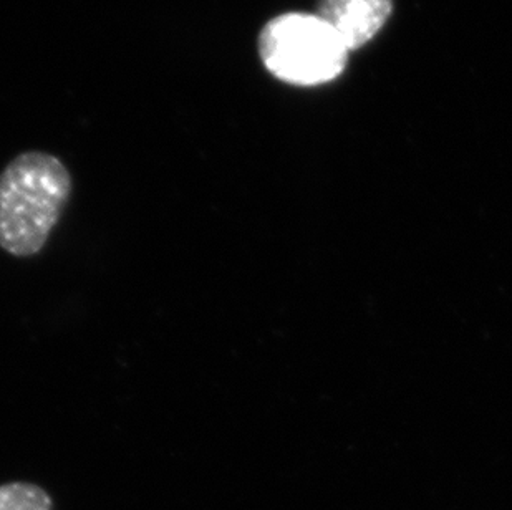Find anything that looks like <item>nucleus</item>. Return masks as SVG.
I'll return each mask as SVG.
<instances>
[{
	"mask_svg": "<svg viewBox=\"0 0 512 510\" xmlns=\"http://www.w3.org/2000/svg\"><path fill=\"white\" fill-rule=\"evenodd\" d=\"M0 510H54V501L34 482H7L0 486Z\"/></svg>",
	"mask_w": 512,
	"mask_h": 510,
	"instance_id": "obj_4",
	"label": "nucleus"
},
{
	"mask_svg": "<svg viewBox=\"0 0 512 510\" xmlns=\"http://www.w3.org/2000/svg\"><path fill=\"white\" fill-rule=\"evenodd\" d=\"M257 49L269 73L300 87L330 82L347 65V47L317 14L277 15L262 27Z\"/></svg>",
	"mask_w": 512,
	"mask_h": 510,
	"instance_id": "obj_2",
	"label": "nucleus"
},
{
	"mask_svg": "<svg viewBox=\"0 0 512 510\" xmlns=\"http://www.w3.org/2000/svg\"><path fill=\"white\" fill-rule=\"evenodd\" d=\"M73 193L62 159L24 151L0 173V249L17 257L44 251Z\"/></svg>",
	"mask_w": 512,
	"mask_h": 510,
	"instance_id": "obj_1",
	"label": "nucleus"
},
{
	"mask_svg": "<svg viewBox=\"0 0 512 510\" xmlns=\"http://www.w3.org/2000/svg\"><path fill=\"white\" fill-rule=\"evenodd\" d=\"M392 14V0H320L325 20L350 50L360 49L377 35Z\"/></svg>",
	"mask_w": 512,
	"mask_h": 510,
	"instance_id": "obj_3",
	"label": "nucleus"
}]
</instances>
